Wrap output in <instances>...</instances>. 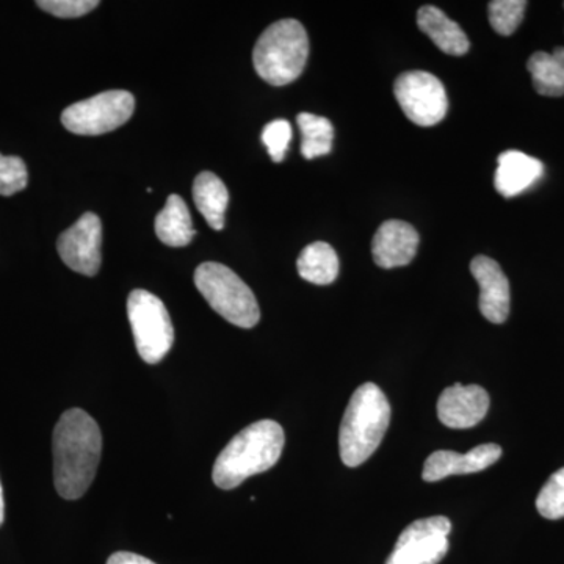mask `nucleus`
Returning a JSON list of instances; mask_svg holds the SVG:
<instances>
[{
    "label": "nucleus",
    "mask_w": 564,
    "mask_h": 564,
    "mask_svg": "<svg viewBox=\"0 0 564 564\" xmlns=\"http://www.w3.org/2000/svg\"><path fill=\"white\" fill-rule=\"evenodd\" d=\"M128 317L141 359L161 362L174 343L173 323L165 304L152 293L137 289L128 299Z\"/></svg>",
    "instance_id": "nucleus-6"
},
{
    "label": "nucleus",
    "mask_w": 564,
    "mask_h": 564,
    "mask_svg": "<svg viewBox=\"0 0 564 564\" xmlns=\"http://www.w3.org/2000/svg\"><path fill=\"white\" fill-rule=\"evenodd\" d=\"M502 454V447L497 444L478 445L464 455L451 451H437L426 458L422 478L426 484H434L451 475L481 473L499 462Z\"/></svg>",
    "instance_id": "nucleus-13"
},
{
    "label": "nucleus",
    "mask_w": 564,
    "mask_h": 564,
    "mask_svg": "<svg viewBox=\"0 0 564 564\" xmlns=\"http://www.w3.org/2000/svg\"><path fill=\"white\" fill-rule=\"evenodd\" d=\"M102 226L98 215L87 212L58 237L62 261L74 272L95 276L101 269Z\"/></svg>",
    "instance_id": "nucleus-10"
},
{
    "label": "nucleus",
    "mask_w": 564,
    "mask_h": 564,
    "mask_svg": "<svg viewBox=\"0 0 564 564\" xmlns=\"http://www.w3.org/2000/svg\"><path fill=\"white\" fill-rule=\"evenodd\" d=\"M452 522L444 516L419 519L400 533L386 564H440L448 552Z\"/></svg>",
    "instance_id": "nucleus-9"
},
{
    "label": "nucleus",
    "mask_w": 564,
    "mask_h": 564,
    "mask_svg": "<svg viewBox=\"0 0 564 564\" xmlns=\"http://www.w3.org/2000/svg\"><path fill=\"white\" fill-rule=\"evenodd\" d=\"M107 564H155L150 558L132 554V552H117L107 560Z\"/></svg>",
    "instance_id": "nucleus-27"
},
{
    "label": "nucleus",
    "mask_w": 564,
    "mask_h": 564,
    "mask_svg": "<svg viewBox=\"0 0 564 564\" xmlns=\"http://www.w3.org/2000/svg\"><path fill=\"white\" fill-rule=\"evenodd\" d=\"M563 7H564V3H563Z\"/></svg>",
    "instance_id": "nucleus-29"
},
{
    "label": "nucleus",
    "mask_w": 564,
    "mask_h": 564,
    "mask_svg": "<svg viewBox=\"0 0 564 564\" xmlns=\"http://www.w3.org/2000/svg\"><path fill=\"white\" fill-rule=\"evenodd\" d=\"M36 6L58 18H80L99 6L96 0H40Z\"/></svg>",
    "instance_id": "nucleus-26"
},
{
    "label": "nucleus",
    "mask_w": 564,
    "mask_h": 564,
    "mask_svg": "<svg viewBox=\"0 0 564 564\" xmlns=\"http://www.w3.org/2000/svg\"><path fill=\"white\" fill-rule=\"evenodd\" d=\"M536 508L551 521L564 518V467L556 470L538 494Z\"/></svg>",
    "instance_id": "nucleus-23"
},
{
    "label": "nucleus",
    "mask_w": 564,
    "mask_h": 564,
    "mask_svg": "<svg viewBox=\"0 0 564 564\" xmlns=\"http://www.w3.org/2000/svg\"><path fill=\"white\" fill-rule=\"evenodd\" d=\"M391 423V404L373 383H364L352 393L339 432L340 458L345 466L358 467L380 447Z\"/></svg>",
    "instance_id": "nucleus-3"
},
{
    "label": "nucleus",
    "mask_w": 564,
    "mask_h": 564,
    "mask_svg": "<svg viewBox=\"0 0 564 564\" xmlns=\"http://www.w3.org/2000/svg\"><path fill=\"white\" fill-rule=\"evenodd\" d=\"M54 484L58 496L77 500L90 489L101 462L102 434L98 422L79 408L58 419L52 437Z\"/></svg>",
    "instance_id": "nucleus-1"
},
{
    "label": "nucleus",
    "mask_w": 564,
    "mask_h": 564,
    "mask_svg": "<svg viewBox=\"0 0 564 564\" xmlns=\"http://www.w3.org/2000/svg\"><path fill=\"white\" fill-rule=\"evenodd\" d=\"M284 430L274 421L251 423L229 441L218 455L212 478L218 488H237L252 475L267 473L280 462L284 448Z\"/></svg>",
    "instance_id": "nucleus-2"
},
{
    "label": "nucleus",
    "mask_w": 564,
    "mask_h": 564,
    "mask_svg": "<svg viewBox=\"0 0 564 564\" xmlns=\"http://www.w3.org/2000/svg\"><path fill=\"white\" fill-rule=\"evenodd\" d=\"M195 284L212 310L232 325L250 329L261 321L254 293L223 263H202L195 272Z\"/></svg>",
    "instance_id": "nucleus-5"
},
{
    "label": "nucleus",
    "mask_w": 564,
    "mask_h": 564,
    "mask_svg": "<svg viewBox=\"0 0 564 564\" xmlns=\"http://www.w3.org/2000/svg\"><path fill=\"white\" fill-rule=\"evenodd\" d=\"M419 240V234L410 223L386 221L373 236V262L386 270L408 265L417 254Z\"/></svg>",
    "instance_id": "nucleus-14"
},
{
    "label": "nucleus",
    "mask_w": 564,
    "mask_h": 564,
    "mask_svg": "<svg viewBox=\"0 0 564 564\" xmlns=\"http://www.w3.org/2000/svg\"><path fill=\"white\" fill-rule=\"evenodd\" d=\"M393 95L408 120L422 128H432L448 111L447 91L443 82L426 70H408L393 84Z\"/></svg>",
    "instance_id": "nucleus-8"
},
{
    "label": "nucleus",
    "mask_w": 564,
    "mask_h": 564,
    "mask_svg": "<svg viewBox=\"0 0 564 564\" xmlns=\"http://www.w3.org/2000/svg\"><path fill=\"white\" fill-rule=\"evenodd\" d=\"M28 166L17 155L0 154V195L11 196L28 187Z\"/></svg>",
    "instance_id": "nucleus-24"
},
{
    "label": "nucleus",
    "mask_w": 564,
    "mask_h": 564,
    "mask_svg": "<svg viewBox=\"0 0 564 564\" xmlns=\"http://www.w3.org/2000/svg\"><path fill=\"white\" fill-rule=\"evenodd\" d=\"M470 273L480 285V311L486 321L507 322L510 315V282L502 267L488 256H477L470 262Z\"/></svg>",
    "instance_id": "nucleus-12"
},
{
    "label": "nucleus",
    "mask_w": 564,
    "mask_h": 564,
    "mask_svg": "<svg viewBox=\"0 0 564 564\" xmlns=\"http://www.w3.org/2000/svg\"><path fill=\"white\" fill-rule=\"evenodd\" d=\"M534 90L541 96L560 98L564 95V47H556L552 54L534 52L527 62Z\"/></svg>",
    "instance_id": "nucleus-20"
},
{
    "label": "nucleus",
    "mask_w": 564,
    "mask_h": 564,
    "mask_svg": "<svg viewBox=\"0 0 564 564\" xmlns=\"http://www.w3.org/2000/svg\"><path fill=\"white\" fill-rule=\"evenodd\" d=\"M155 234L169 247H187L195 237L191 210L180 195H170L155 218Z\"/></svg>",
    "instance_id": "nucleus-18"
},
{
    "label": "nucleus",
    "mask_w": 564,
    "mask_h": 564,
    "mask_svg": "<svg viewBox=\"0 0 564 564\" xmlns=\"http://www.w3.org/2000/svg\"><path fill=\"white\" fill-rule=\"evenodd\" d=\"M193 202H195L207 225L215 231L225 228V214L228 209L229 192L225 182L210 172L199 173L193 182Z\"/></svg>",
    "instance_id": "nucleus-17"
},
{
    "label": "nucleus",
    "mask_w": 564,
    "mask_h": 564,
    "mask_svg": "<svg viewBox=\"0 0 564 564\" xmlns=\"http://www.w3.org/2000/svg\"><path fill=\"white\" fill-rule=\"evenodd\" d=\"M489 404V393L481 386L456 383L441 393L437 400V417L448 429H473L484 421Z\"/></svg>",
    "instance_id": "nucleus-11"
},
{
    "label": "nucleus",
    "mask_w": 564,
    "mask_h": 564,
    "mask_svg": "<svg viewBox=\"0 0 564 564\" xmlns=\"http://www.w3.org/2000/svg\"><path fill=\"white\" fill-rule=\"evenodd\" d=\"M525 0H492L488 6L489 24L502 36L513 35L524 20Z\"/></svg>",
    "instance_id": "nucleus-22"
},
{
    "label": "nucleus",
    "mask_w": 564,
    "mask_h": 564,
    "mask_svg": "<svg viewBox=\"0 0 564 564\" xmlns=\"http://www.w3.org/2000/svg\"><path fill=\"white\" fill-rule=\"evenodd\" d=\"M417 25L444 54L462 57L469 52L470 41L466 32L437 7H421L417 11Z\"/></svg>",
    "instance_id": "nucleus-16"
},
{
    "label": "nucleus",
    "mask_w": 564,
    "mask_h": 564,
    "mask_svg": "<svg viewBox=\"0 0 564 564\" xmlns=\"http://www.w3.org/2000/svg\"><path fill=\"white\" fill-rule=\"evenodd\" d=\"M291 140L292 126L289 121L274 120L263 128L262 141L273 162L280 163L284 161Z\"/></svg>",
    "instance_id": "nucleus-25"
},
{
    "label": "nucleus",
    "mask_w": 564,
    "mask_h": 564,
    "mask_svg": "<svg viewBox=\"0 0 564 564\" xmlns=\"http://www.w3.org/2000/svg\"><path fill=\"white\" fill-rule=\"evenodd\" d=\"M3 519H6V502H3V489L0 484V527L3 524Z\"/></svg>",
    "instance_id": "nucleus-28"
},
{
    "label": "nucleus",
    "mask_w": 564,
    "mask_h": 564,
    "mask_svg": "<svg viewBox=\"0 0 564 564\" xmlns=\"http://www.w3.org/2000/svg\"><path fill=\"white\" fill-rule=\"evenodd\" d=\"M302 131V154L304 159L322 158L333 150L334 128L332 121L314 113H300L296 117Z\"/></svg>",
    "instance_id": "nucleus-21"
},
{
    "label": "nucleus",
    "mask_w": 564,
    "mask_h": 564,
    "mask_svg": "<svg viewBox=\"0 0 564 564\" xmlns=\"http://www.w3.org/2000/svg\"><path fill=\"white\" fill-rule=\"evenodd\" d=\"M310 57V39L302 22L281 20L259 36L252 51L256 73L267 84L284 87L302 76Z\"/></svg>",
    "instance_id": "nucleus-4"
},
{
    "label": "nucleus",
    "mask_w": 564,
    "mask_h": 564,
    "mask_svg": "<svg viewBox=\"0 0 564 564\" xmlns=\"http://www.w3.org/2000/svg\"><path fill=\"white\" fill-rule=\"evenodd\" d=\"M494 185L503 198H514L543 177V162L521 151H505L497 159Z\"/></svg>",
    "instance_id": "nucleus-15"
},
{
    "label": "nucleus",
    "mask_w": 564,
    "mask_h": 564,
    "mask_svg": "<svg viewBox=\"0 0 564 564\" xmlns=\"http://www.w3.org/2000/svg\"><path fill=\"white\" fill-rule=\"evenodd\" d=\"M300 276L317 285L333 284L339 276V256L332 245L315 242L307 245L296 261Z\"/></svg>",
    "instance_id": "nucleus-19"
},
{
    "label": "nucleus",
    "mask_w": 564,
    "mask_h": 564,
    "mask_svg": "<svg viewBox=\"0 0 564 564\" xmlns=\"http://www.w3.org/2000/svg\"><path fill=\"white\" fill-rule=\"evenodd\" d=\"M133 109L135 99L131 93L104 91L66 107L62 113V122L69 132L77 135H102L131 120Z\"/></svg>",
    "instance_id": "nucleus-7"
}]
</instances>
